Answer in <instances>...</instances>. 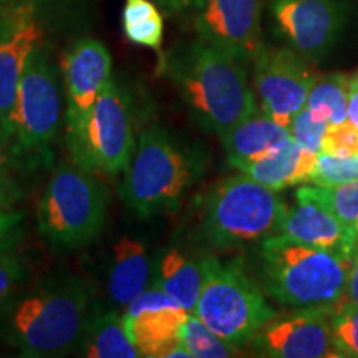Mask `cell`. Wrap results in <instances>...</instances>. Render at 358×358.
I'll use <instances>...</instances> for the list:
<instances>
[{
    "label": "cell",
    "mask_w": 358,
    "mask_h": 358,
    "mask_svg": "<svg viewBox=\"0 0 358 358\" xmlns=\"http://www.w3.org/2000/svg\"><path fill=\"white\" fill-rule=\"evenodd\" d=\"M93 287L82 277H50L17 292L0 310V338L30 358L77 352L93 315Z\"/></svg>",
    "instance_id": "1"
},
{
    "label": "cell",
    "mask_w": 358,
    "mask_h": 358,
    "mask_svg": "<svg viewBox=\"0 0 358 358\" xmlns=\"http://www.w3.org/2000/svg\"><path fill=\"white\" fill-rule=\"evenodd\" d=\"M164 71L204 131L222 136L257 110L244 62L203 40L174 48Z\"/></svg>",
    "instance_id": "2"
},
{
    "label": "cell",
    "mask_w": 358,
    "mask_h": 358,
    "mask_svg": "<svg viewBox=\"0 0 358 358\" xmlns=\"http://www.w3.org/2000/svg\"><path fill=\"white\" fill-rule=\"evenodd\" d=\"M203 173L204 159L198 150L151 124L138 136L123 171L120 198L140 217L173 213Z\"/></svg>",
    "instance_id": "3"
},
{
    "label": "cell",
    "mask_w": 358,
    "mask_h": 358,
    "mask_svg": "<svg viewBox=\"0 0 358 358\" xmlns=\"http://www.w3.org/2000/svg\"><path fill=\"white\" fill-rule=\"evenodd\" d=\"M352 256L297 243L284 234L261 243L267 292L292 308L337 306L347 292Z\"/></svg>",
    "instance_id": "4"
},
{
    "label": "cell",
    "mask_w": 358,
    "mask_h": 358,
    "mask_svg": "<svg viewBox=\"0 0 358 358\" xmlns=\"http://www.w3.org/2000/svg\"><path fill=\"white\" fill-rule=\"evenodd\" d=\"M287 213L289 206L279 191L268 189L241 173L209 191L203 214V236L219 250L261 244L280 234Z\"/></svg>",
    "instance_id": "5"
},
{
    "label": "cell",
    "mask_w": 358,
    "mask_h": 358,
    "mask_svg": "<svg viewBox=\"0 0 358 358\" xmlns=\"http://www.w3.org/2000/svg\"><path fill=\"white\" fill-rule=\"evenodd\" d=\"M106 213L108 196L93 173L77 163L62 164L38 201V231L53 249L75 250L101 234Z\"/></svg>",
    "instance_id": "6"
},
{
    "label": "cell",
    "mask_w": 358,
    "mask_h": 358,
    "mask_svg": "<svg viewBox=\"0 0 358 358\" xmlns=\"http://www.w3.org/2000/svg\"><path fill=\"white\" fill-rule=\"evenodd\" d=\"M201 266L203 287L192 313L236 348L252 343L259 330L275 317L266 295L241 264L204 256Z\"/></svg>",
    "instance_id": "7"
},
{
    "label": "cell",
    "mask_w": 358,
    "mask_h": 358,
    "mask_svg": "<svg viewBox=\"0 0 358 358\" xmlns=\"http://www.w3.org/2000/svg\"><path fill=\"white\" fill-rule=\"evenodd\" d=\"M64 100L58 71L42 43L27 62L15 100L2 116L29 166L47 163L60 129Z\"/></svg>",
    "instance_id": "8"
},
{
    "label": "cell",
    "mask_w": 358,
    "mask_h": 358,
    "mask_svg": "<svg viewBox=\"0 0 358 358\" xmlns=\"http://www.w3.org/2000/svg\"><path fill=\"white\" fill-rule=\"evenodd\" d=\"M136 141L131 101L113 78L98 96L83 131L69 150L78 166L116 176L128 168Z\"/></svg>",
    "instance_id": "9"
},
{
    "label": "cell",
    "mask_w": 358,
    "mask_h": 358,
    "mask_svg": "<svg viewBox=\"0 0 358 358\" xmlns=\"http://www.w3.org/2000/svg\"><path fill=\"white\" fill-rule=\"evenodd\" d=\"M315 75L307 58L292 48H266L254 58V88L261 110L287 127L306 108Z\"/></svg>",
    "instance_id": "10"
},
{
    "label": "cell",
    "mask_w": 358,
    "mask_h": 358,
    "mask_svg": "<svg viewBox=\"0 0 358 358\" xmlns=\"http://www.w3.org/2000/svg\"><path fill=\"white\" fill-rule=\"evenodd\" d=\"M113 60L105 43L96 38H80L62 60L65 95L66 143H73L83 131L93 106L113 80Z\"/></svg>",
    "instance_id": "11"
},
{
    "label": "cell",
    "mask_w": 358,
    "mask_h": 358,
    "mask_svg": "<svg viewBox=\"0 0 358 358\" xmlns=\"http://www.w3.org/2000/svg\"><path fill=\"white\" fill-rule=\"evenodd\" d=\"M189 313L166 292L151 285L124 308L123 322L141 357L191 358L181 343V330Z\"/></svg>",
    "instance_id": "12"
},
{
    "label": "cell",
    "mask_w": 358,
    "mask_h": 358,
    "mask_svg": "<svg viewBox=\"0 0 358 358\" xmlns=\"http://www.w3.org/2000/svg\"><path fill=\"white\" fill-rule=\"evenodd\" d=\"M334 310V306H312L275 315L254 337V350L268 358L337 357L332 343Z\"/></svg>",
    "instance_id": "13"
},
{
    "label": "cell",
    "mask_w": 358,
    "mask_h": 358,
    "mask_svg": "<svg viewBox=\"0 0 358 358\" xmlns=\"http://www.w3.org/2000/svg\"><path fill=\"white\" fill-rule=\"evenodd\" d=\"M262 0H203L194 17L199 40L249 62L264 48Z\"/></svg>",
    "instance_id": "14"
},
{
    "label": "cell",
    "mask_w": 358,
    "mask_h": 358,
    "mask_svg": "<svg viewBox=\"0 0 358 358\" xmlns=\"http://www.w3.org/2000/svg\"><path fill=\"white\" fill-rule=\"evenodd\" d=\"M271 15L277 34L307 60L324 57L342 25L334 0H272Z\"/></svg>",
    "instance_id": "15"
},
{
    "label": "cell",
    "mask_w": 358,
    "mask_h": 358,
    "mask_svg": "<svg viewBox=\"0 0 358 358\" xmlns=\"http://www.w3.org/2000/svg\"><path fill=\"white\" fill-rule=\"evenodd\" d=\"M42 43L43 25L34 0L3 3L0 17V116L10 110L27 62Z\"/></svg>",
    "instance_id": "16"
},
{
    "label": "cell",
    "mask_w": 358,
    "mask_h": 358,
    "mask_svg": "<svg viewBox=\"0 0 358 358\" xmlns=\"http://www.w3.org/2000/svg\"><path fill=\"white\" fill-rule=\"evenodd\" d=\"M280 234L347 256H352L357 245L337 216L315 194L313 186H302L295 191V204L289 208Z\"/></svg>",
    "instance_id": "17"
},
{
    "label": "cell",
    "mask_w": 358,
    "mask_h": 358,
    "mask_svg": "<svg viewBox=\"0 0 358 358\" xmlns=\"http://www.w3.org/2000/svg\"><path fill=\"white\" fill-rule=\"evenodd\" d=\"M153 259L145 243L131 236H122L111 248L108 271L110 299L127 308L153 282Z\"/></svg>",
    "instance_id": "18"
},
{
    "label": "cell",
    "mask_w": 358,
    "mask_h": 358,
    "mask_svg": "<svg viewBox=\"0 0 358 358\" xmlns=\"http://www.w3.org/2000/svg\"><path fill=\"white\" fill-rule=\"evenodd\" d=\"M315 159L317 155L289 140L262 158L239 163L234 168L259 185L280 192L301 182H310Z\"/></svg>",
    "instance_id": "19"
},
{
    "label": "cell",
    "mask_w": 358,
    "mask_h": 358,
    "mask_svg": "<svg viewBox=\"0 0 358 358\" xmlns=\"http://www.w3.org/2000/svg\"><path fill=\"white\" fill-rule=\"evenodd\" d=\"M219 140L226 150L231 166L234 168L239 163L262 158L275 148L292 140V136L287 127H282L257 108L234 128L219 136Z\"/></svg>",
    "instance_id": "20"
},
{
    "label": "cell",
    "mask_w": 358,
    "mask_h": 358,
    "mask_svg": "<svg viewBox=\"0 0 358 358\" xmlns=\"http://www.w3.org/2000/svg\"><path fill=\"white\" fill-rule=\"evenodd\" d=\"M153 285L178 301L187 312H194L203 287V266L178 248L164 249L153 274Z\"/></svg>",
    "instance_id": "21"
},
{
    "label": "cell",
    "mask_w": 358,
    "mask_h": 358,
    "mask_svg": "<svg viewBox=\"0 0 358 358\" xmlns=\"http://www.w3.org/2000/svg\"><path fill=\"white\" fill-rule=\"evenodd\" d=\"M77 353L88 358L141 357L128 337L123 315H118L116 312L93 313Z\"/></svg>",
    "instance_id": "22"
},
{
    "label": "cell",
    "mask_w": 358,
    "mask_h": 358,
    "mask_svg": "<svg viewBox=\"0 0 358 358\" xmlns=\"http://www.w3.org/2000/svg\"><path fill=\"white\" fill-rule=\"evenodd\" d=\"M122 25L129 42L159 52L164 20L158 6L151 0H124Z\"/></svg>",
    "instance_id": "23"
},
{
    "label": "cell",
    "mask_w": 358,
    "mask_h": 358,
    "mask_svg": "<svg viewBox=\"0 0 358 358\" xmlns=\"http://www.w3.org/2000/svg\"><path fill=\"white\" fill-rule=\"evenodd\" d=\"M348 88L350 80L342 73L317 77L307 98V108L330 124L348 120Z\"/></svg>",
    "instance_id": "24"
},
{
    "label": "cell",
    "mask_w": 358,
    "mask_h": 358,
    "mask_svg": "<svg viewBox=\"0 0 358 358\" xmlns=\"http://www.w3.org/2000/svg\"><path fill=\"white\" fill-rule=\"evenodd\" d=\"M181 343L191 358H227L239 350L213 332L196 313H189L182 325Z\"/></svg>",
    "instance_id": "25"
},
{
    "label": "cell",
    "mask_w": 358,
    "mask_h": 358,
    "mask_svg": "<svg viewBox=\"0 0 358 358\" xmlns=\"http://www.w3.org/2000/svg\"><path fill=\"white\" fill-rule=\"evenodd\" d=\"M313 191L358 243V179L338 186L313 185Z\"/></svg>",
    "instance_id": "26"
},
{
    "label": "cell",
    "mask_w": 358,
    "mask_h": 358,
    "mask_svg": "<svg viewBox=\"0 0 358 358\" xmlns=\"http://www.w3.org/2000/svg\"><path fill=\"white\" fill-rule=\"evenodd\" d=\"M358 179V155H317L310 182L315 186H338Z\"/></svg>",
    "instance_id": "27"
},
{
    "label": "cell",
    "mask_w": 358,
    "mask_h": 358,
    "mask_svg": "<svg viewBox=\"0 0 358 358\" xmlns=\"http://www.w3.org/2000/svg\"><path fill=\"white\" fill-rule=\"evenodd\" d=\"M332 343L337 357L358 358V307L337 303L332 317Z\"/></svg>",
    "instance_id": "28"
},
{
    "label": "cell",
    "mask_w": 358,
    "mask_h": 358,
    "mask_svg": "<svg viewBox=\"0 0 358 358\" xmlns=\"http://www.w3.org/2000/svg\"><path fill=\"white\" fill-rule=\"evenodd\" d=\"M330 123L320 116L313 115L310 110L302 108L295 115L292 123L289 124V131L292 140L302 146L303 150L310 151L313 155H319L322 151V141Z\"/></svg>",
    "instance_id": "29"
},
{
    "label": "cell",
    "mask_w": 358,
    "mask_h": 358,
    "mask_svg": "<svg viewBox=\"0 0 358 358\" xmlns=\"http://www.w3.org/2000/svg\"><path fill=\"white\" fill-rule=\"evenodd\" d=\"M25 274V261L15 249L0 254V310L19 292Z\"/></svg>",
    "instance_id": "30"
},
{
    "label": "cell",
    "mask_w": 358,
    "mask_h": 358,
    "mask_svg": "<svg viewBox=\"0 0 358 358\" xmlns=\"http://www.w3.org/2000/svg\"><path fill=\"white\" fill-rule=\"evenodd\" d=\"M320 153L335 156L358 155V129L350 120L338 124H330L322 141Z\"/></svg>",
    "instance_id": "31"
},
{
    "label": "cell",
    "mask_w": 358,
    "mask_h": 358,
    "mask_svg": "<svg viewBox=\"0 0 358 358\" xmlns=\"http://www.w3.org/2000/svg\"><path fill=\"white\" fill-rule=\"evenodd\" d=\"M25 166H29V164L13 141L6 122L0 116V176L12 178L13 173L20 171Z\"/></svg>",
    "instance_id": "32"
},
{
    "label": "cell",
    "mask_w": 358,
    "mask_h": 358,
    "mask_svg": "<svg viewBox=\"0 0 358 358\" xmlns=\"http://www.w3.org/2000/svg\"><path fill=\"white\" fill-rule=\"evenodd\" d=\"M25 214L12 208H0V254L15 249L22 236Z\"/></svg>",
    "instance_id": "33"
},
{
    "label": "cell",
    "mask_w": 358,
    "mask_h": 358,
    "mask_svg": "<svg viewBox=\"0 0 358 358\" xmlns=\"http://www.w3.org/2000/svg\"><path fill=\"white\" fill-rule=\"evenodd\" d=\"M347 302L353 303L358 307V244L355 245L350 259V271H348L347 279Z\"/></svg>",
    "instance_id": "34"
},
{
    "label": "cell",
    "mask_w": 358,
    "mask_h": 358,
    "mask_svg": "<svg viewBox=\"0 0 358 358\" xmlns=\"http://www.w3.org/2000/svg\"><path fill=\"white\" fill-rule=\"evenodd\" d=\"M20 198V189L12 178L0 176V208H12Z\"/></svg>",
    "instance_id": "35"
},
{
    "label": "cell",
    "mask_w": 358,
    "mask_h": 358,
    "mask_svg": "<svg viewBox=\"0 0 358 358\" xmlns=\"http://www.w3.org/2000/svg\"><path fill=\"white\" fill-rule=\"evenodd\" d=\"M348 120L358 129V77L350 80V88H348Z\"/></svg>",
    "instance_id": "36"
},
{
    "label": "cell",
    "mask_w": 358,
    "mask_h": 358,
    "mask_svg": "<svg viewBox=\"0 0 358 358\" xmlns=\"http://www.w3.org/2000/svg\"><path fill=\"white\" fill-rule=\"evenodd\" d=\"M158 2L164 8H169V10H182L186 7L198 8L203 3V0H158Z\"/></svg>",
    "instance_id": "37"
},
{
    "label": "cell",
    "mask_w": 358,
    "mask_h": 358,
    "mask_svg": "<svg viewBox=\"0 0 358 358\" xmlns=\"http://www.w3.org/2000/svg\"><path fill=\"white\" fill-rule=\"evenodd\" d=\"M15 2H25V0H0V3H15Z\"/></svg>",
    "instance_id": "38"
},
{
    "label": "cell",
    "mask_w": 358,
    "mask_h": 358,
    "mask_svg": "<svg viewBox=\"0 0 358 358\" xmlns=\"http://www.w3.org/2000/svg\"><path fill=\"white\" fill-rule=\"evenodd\" d=\"M2 10H3V3H0V17H2Z\"/></svg>",
    "instance_id": "39"
},
{
    "label": "cell",
    "mask_w": 358,
    "mask_h": 358,
    "mask_svg": "<svg viewBox=\"0 0 358 358\" xmlns=\"http://www.w3.org/2000/svg\"><path fill=\"white\" fill-rule=\"evenodd\" d=\"M357 244H358V243H357Z\"/></svg>",
    "instance_id": "40"
}]
</instances>
